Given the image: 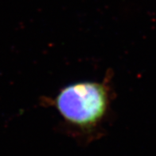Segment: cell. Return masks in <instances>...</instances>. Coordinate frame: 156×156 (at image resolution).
Wrapping results in <instances>:
<instances>
[{"label":"cell","instance_id":"obj_1","mask_svg":"<svg viewBox=\"0 0 156 156\" xmlns=\"http://www.w3.org/2000/svg\"><path fill=\"white\" fill-rule=\"evenodd\" d=\"M61 117L72 126L84 131L95 129L109 106L108 87L97 82H79L64 87L54 99Z\"/></svg>","mask_w":156,"mask_h":156}]
</instances>
